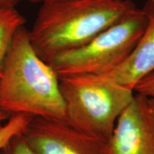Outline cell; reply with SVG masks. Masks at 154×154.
I'll use <instances>...</instances> for the list:
<instances>
[{
    "mask_svg": "<svg viewBox=\"0 0 154 154\" xmlns=\"http://www.w3.org/2000/svg\"><path fill=\"white\" fill-rule=\"evenodd\" d=\"M0 107L9 116L65 119L59 76L36 52L24 26L15 34L4 62Z\"/></svg>",
    "mask_w": 154,
    "mask_h": 154,
    "instance_id": "cell-1",
    "label": "cell"
},
{
    "mask_svg": "<svg viewBox=\"0 0 154 154\" xmlns=\"http://www.w3.org/2000/svg\"><path fill=\"white\" fill-rule=\"evenodd\" d=\"M136 8L131 0H69L42 4L29 32L40 58L49 63L82 47Z\"/></svg>",
    "mask_w": 154,
    "mask_h": 154,
    "instance_id": "cell-2",
    "label": "cell"
},
{
    "mask_svg": "<svg viewBox=\"0 0 154 154\" xmlns=\"http://www.w3.org/2000/svg\"><path fill=\"white\" fill-rule=\"evenodd\" d=\"M65 105V120L78 130L106 140L134 90L103 75L59 76Z\"/></svg>",
    "mask_w": 154,
    "mask_h": 154,
    "instance_id": "cell-3",
    "label": "cell"
},
{
    "mask_svg": "<svg viewBox=\"0 0 154 154\" xmlns=\"http://www.w3.org/2000/svg\"><path fill=\"white\" fill-rule=\"evenodd\" d=\"M146 24L145 12L136 7L88 43L59 54L48 63L59 76L107 74L128 57Z\"/></svg>",
    "mask_w": 154,
    "mask_h": 154,
    "instance_id": "cell-4",
    "label": "cell"
},
{
    "mask_svg": "<svg viewBox=\"0 0 154 154\" xmlns=\"http://www.w3.org/2000/svg\"><path fill=\"white\" fill-rule=\"evenodd\" d=\"M24 135L37 154H109L106 140L78 130L65 119L33 117Z\"/></svg>",
    "mask_w": 154,
    "mask_h": 154,
    "instance_id": "cell-5",
    "label": "cell"
},
{
    "mask_svg": "<svg viewBox=\"0 0 154 154\" xmlns=\"http://www.w3.org/2000/svg\"><path fill=\"white\" fill-rule=\"evenodd\" d=\"M109 154H154V113L146 96L135 93L107 140Z\"/></svg>",
    "mask_w": 154,
    "mask_h": 154,
    "instance_id": "cell-6",
    "label": "cell"
},
{
    "mask_svg": "<svg viewBox=\"0 0 154 154\" xmlns=\"http://www.w3.org/2000/svg\"><path fill=\"white\" fill-rule=\"evenodd\" d=\"M147 17L143 34L128 57L103 76L134 90L142 79L154 72V2L147 0L142 8Z\"/></svg>",
    "mask_w": 154,
    "mask_h": 154,
    "instance_id": "cell-7",
    "label": "cell"
},
{
    "mask_svg": "<svg viewBox=\"0 0 154 154\" xmlns=\"http://www.w3.org/2000/svg\"><path fill=\"white\" fill-rule=\"evenodd\" d=\"M24 22V17L15 9L0 8V77L13 38Z\"/></svg>",
    "mask_w": 154,
    "mask_h": 154,
    "instance_id": "cell-8",
    "label": "cell"
},
{
    "mask_svg": "<svg viewBox=\"0 0 154 154\" xmlns=\"http://www.w3.org/2000/svg\"><path fill=\"white\" fill-rule=\"evenodd\" d=\"M32 118L25 114L12 115L0 126V151L13 136L25 131Z\"/></svg>",
    "mask_w": 154,
    "mask_h": 154,
    "instance_id": "cell-9",
    "label": "cell"
},
{
    "mask_svg": "<svg viewBox=\"0 0 154 154\" xmlns=\"http://www.w3.org/2000/svg\"><path fill=\"white\" fill-rule=\"evenodd\" d=\"M0 154H37L23 134L15 135L0 151Z\"/></svg>",
    "mask_w": 154,
    "mask_h": 154,
    "instance_id": "cell-10",
    "label": "cell"
},
{
    "mask_svg": "<svg viewBox=\"0 0 154 154\" xmlns=\"http://www.w3.org/2000/svg\"><path fill=\"white\" fill-rule=\"evenodd\" d=\"M134 92L149 99H154V72L144 77L136 84Z\"/></svg>",
    "mask_w": 154,
    "mask_h": 154,
    "instance_id": "cell-11",
    "label": "cell"
},
{
    "mask_svg": "<svg viewBox=\"0 0 154 154\" xmlns=\"http://www.w3.org/2000/svg\"><path fill=\"white\" fill-rule=\"evenodd\" d=\"M20 0H0V8L14 9Z\"/></svg>",
    "mask_w": 154,
    "mask_h": 154,
    "instance_id": "cell-12",
    "label": "cell"
},
{
    "mask_svg": "<svg viewBox=\"0 0 154 154\" xmlns=\"http://www.w3.org/2000/svg\"><path fill=\"white\" fill-rule=\"evenodd\" d=\"M29 2L33 3H49V2H63V1H69V0H27Z\"/></svg>",
    "mask_w": 154,
    "mask_h": 154,
    "instance_id": "cell-13",
    "label": "cell"
},
{
    "mask_svg": "<svg viewBox=\"0 0 154 154\" xmlns=\"http://www.w3.org/2000/svg\"><path fill=\"white\" fill-rule=\"evenodd\" d=\"M9 117L10 116H9L7 113H6L5 111L1 109V107H0V122L4 121H7Z\"/></svg>",
    "mask_w": 154,
    "mask_h": 154,
    "instance_id": "cell-14",
    "label": "cell"
},
{
    "mask_svg": "<svg viewBox=\"0 0 154 154\" xmlns=\"http://www.w3.org/2000/svg\"><path fill=\"white\" fill-rule=\"evenodd\" d=\"M148 99H149V98H148ZM149 103L151 110L153 111V112L154 113V99H149Z\"/></svg>",
    "mask_w": 154,
    "mask_h": 154,
    "instance_id": "cell-15",
    "label": "cell"
},
{
    "mask_svg": "<svg viewBox=\"0 0 154 154\" xmlns=\"http://www.w3.org/2000/svg\"><path fill=\"white\" fill-rule=\"evenodd\" d=\"M151 1H153L154 2V0H151Z\"/></svg>",
    "mask_w": 154,
    "mask_h": 154,
    "instance_id": "cell-16",
    "label": "cell"
}]
</instances>
